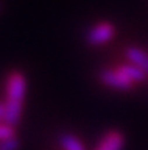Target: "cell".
Segmentation results:
<instances>
[{"label":"cell","mask_w":148,"mask_h":150,"mask_svg":"<svg viewBox=\"0 0 148 150\" xmlns=\"http://www.w3.org/2000/svg\"><path fill=\"white\" fill-rule=\"evenodd\" d=\"M6 115H4V122L10 127H16V124L20 120V112H22V105L25 99V92H26V77L19 73L13 71L9 79H7V88H6Z\"/></svg>","instance_id":"6da1fadb"},{"label":"cell","mask_w":148,"mask_h":150,"mask_svg":"<svg viewBox=\"0 0 148 150\" xmlns=\"http://www.w3.org/2000/svg\"><path fill=\"white\" fill-rule=\"evenodd\" d=\"M100 80L106 86L119 91H128L134 86V83L121 70H103L100 73Z\"/></svg>","instance_id":"7a4b0ae2"},{"label":"cell","mask_w":148,"mask_h":150,"mask_svg":"<svg viewBox=\"0 0 148 150\" xmlns=\"http://www.w3.org/2000/svg\"><path fill=\"white\" fill-rule=\"evenodd\" d=\"M115 34V28L112 23H107V22H103V23H99L95 28H92L87 34V42L90 45H100V44H105L109 40H112Z\"/></svg>","instance_id":"3957f363"},{"label":"cell","mask_w":148,"mask_h":150,"mask_svg":"<svg viewBox=\"0 0 148 150\" xmlns=\"http://www.w3.org/2000/svg\"><path fill=\"white\" fill-rule=\"evenodd\" d=\"M123 143H125V139L122 133L110 131L102 139L97 150H122Z\"/></svg>","instance_id":"277c9868"},{"label":"cell","mask_w":148,"mask_h":150,"mask_svg":"<svg viewBox=\"0 0 148 150\" xmlns=\"http://www.w3.org/2000/svg\"><path fill=\"white\" fill-rule=\"evenodd\" d=\"M126 58L131 61V64L138 66L148 74V54L137 47H131L126 50Z\"/></svg>","instance_id":"5b68a950"},{"label":"cell","mask_w":148,"mask_h":150,"mask_svg":"<svg viewBox=\"0 0 148 150\" xmlns=\"http://www.w3.org/2000/svg\"><path fill=\"white\" fill-rule=\"evenodd\" d=\"M119 70H121L132 83L144 82L145 77H147V73H145L142 69H140L138 66H135V64H123Z\"/></svg>","instance_id":"8992f818"},{"label":"cell","mask_w":148,"mask_h":150,"mask_svg":"<svg viewBox=\"0 0 148 150\" xmlns=\"http://www.w3.org/2000/svg\"><path fill=\"white\" fill-rule=\"evenodd\" d=\"M60 143L64 150H86L83 143L73 134H62L60 137Z\"/></svg>","instance_id":"52a82bcc"},{"label":"cell","mask_w":148,"mask_h":150,"mask_svg":"<svg viewBox=\"0 0 148 150\" xmlns=\"http://www.w3.org/2000/svg\"><path fill=\"white\" fill-rule=\"evenodd\" d=\"M13 128L15 127H10L6 122L0 124V142H4V140H9V139L15 137V130Z\"/></svg>","instance_id":"ba28073f"},{"label":"cell","mask_w":148,"mask_h":150,"mask_svg":"<svg viewBox=\"0 0 148 150\" xmlns=\"http://www.w3.org/2000/svg\"><path fill=\"white\" fill-rule=\"evenodd\" d=\"M0 150H19V140L16 137H12L9 140L0 142Z\"/></svg>","instance_id":"9c48e42d"},{"label":"cell","mask_w":148,"mask_h":150,"mask_svg":"<svg viewBox=\"0 0 148 150\" xmlns=\"http://www.w3.org/2000/svg\"><path fill=\"white\" fill-rule=\"evenodd\" d=\"M4 115H6V105L3 102H0V121L4 120Z\"/></svg>","instance_id":"30bf717a"}]
</instances>
